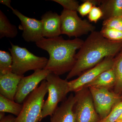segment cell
<instances>
[{
    "label": "cell",
    "instance_id": "cell-1",
    "mask_svg": "<svg viewBox=\"0 0 122 122\" xmlns=\"http://www.w3.org/2000/svg\"><path fill=\"white\" fill-rule=\"evenodd\" d=\"M122 49V41H111L98 31L91 33L76 54V63L66 79L80 76L106 58L114 57Z\"/></svg>",
    "mask_w": 122,
    "mask_h": 122
},
{
    "label": "cell",
    "instance_id": "cell-2",
    "mask_svg": "<svg viewBox=\"0 0 122 122\" xmlns=\"http://www.w3.org/2000/svg\"><path fill=\"white\" fill-rule=\"evenodd\" d=\"M84 41L78 38L66 40L62 36L52 38H43L36 42L39 48L49 55L44 69L59 75L71 71L76 62V51L79 49Z\"/></svg>",
    "mask_w": 122,
    "mask_h": 122
},
{
    "label": "cell",
    "instance_id": "cell-3",
    "mask_svg": "<svg viewBox=\"0 0 122 122\" xmlns=\"http://www.w3.org/2000/svg\"><path fill=\"white\" fill-rule=\"evenodd\" d=\"M46 80L48 96L42 107L39 122L46 116H52L58 107V103L65 100L69 93V81L66 79H62L58 75L51 72Z\"/></svg>",
    "mask_w": 122,
    "mask_h": 122
},
{
    "label": "cell",
    "instance_id": "cell-4",
    "mask_svg": "<svg viewBox=\"0 0 122 122\" xmlns=\"http://www.w3.org/2000/svg\"><path fill=\"white\" fill-rule=\"evenodd\" d=\"M11 47L9 48L12 57V72L24 76L27 71L44 69L46 66L48 59L36 56L26 48L14 45L10 42Z\"/></svg>",
    "mask_w": 122,
    "mask_h": 122
},
{
    "label": "cell",
    "instance_id": "cell-5",
    "mask_svg": "<svg viewBox=\"0 0 122 122\" xmlns=\"http://www.w3.org/2000/svg\"><path fill=\"white\" fill-rule=\"evenodd\" d=\"M48 92L46 80L42 81L39 87L30 93L22 103L23 107L15 122H39L44 98Z\"/></svg>",
    "mask_w": 122,
    "mask_h": 122
},
{
    "label": "cell",
    "instance_id": "cell-6",
    "mask_svg": "<svg viewBox=\"0 0 122 122\" xmlns=\"http://www.w3.org/2000/svg\"><path fill=\"white\" fill-rule=\"evenodd\" d=\"M60 16L61 34L76 38L95 30V26L87 20L81 19L77 11L63 9Z\"/></svg>",
    "mask_w": 122,
    "mask_h": 122
},
{
    "label": "cell",
    "instance_id": "cell-7",
    "mask_svg": "<svg viewBox=\"0 0 122 122\" xmlns=\"http://www.w3.org/2000/svg\"><path fill=\"white\" fill-rule=\"evenodd\" d=\"M74 111L76 122H99L101 119L97 113L89 87H84L75 92Z\"/></svg>",
    "mask_w": 122,
    "mask_h": 122
},
{
    "label": "cell",
    "instance_id": "cell-8",
    "mask_svg": "<svg viewBox=\"0 0 122 122\" xmlns=\"http://www.w3.org/2000/svg\"><path fill=\"white\" fill-rule=\"evenodd\" d=\"M88 87L95 110L101 120L106 118L114 107L122 101V96L114 91L100 87L91 86Z\"/></svg>",
    "mask_w": 122,
    "mask_h": 122
},
{
    "label": "cell",
    "instance_id": "cell-9",
    "mask_svg": "<svg viewBox=\"0 0 122 122\" xmlns=\"http://www.w3.org/2000/svg\"><path fill=\"white\" fill-rule=\"evenodd\" d=\"M114 57L106 58L94 67L87 70L77 78L69 81V92H74L85 87L101 73L112 68Z\"/></svg>",
    "mask_w": 122,
    "mask_h": 122
},
{
    "label": "cell",
    "instance_id": "cell-10",
    "mask_svg": "<svg viewBox=\"0 0 122 122\" xmlns=\"http://www.w3.org/2000/svg\"><path fill=\"white\" fill-rule=\"evenodd\" d=\"M49 71L45 69L38 70L29 76L22 77L17 89L14 101L22 104L29 95L37 88L41 82L46 80Z\"/></svg>",
    "mask_w": 122,
    "mask_h": 122
},
{
    "label": "cell",
    "instance_id": "cell-11",
    "mask_svg": "<svg viewBox=\"0 0 122 122\" xmlns=\"http://www.w3.org/2000/svg\"><path fill=\"white\" fill-rule=\"evenodd\" d=\"M12 11L20 20L21 29L23 30L22 38L25 41L36 43L44 38L41 20L28 17L17 9H14Z\"/></svg>",
    "mask_w": 122,
    "mask_h": 122
},
{
    "label": "cell",
    "instance_id": "cell-12",
    "mask_svg": "<svg viewBox=\"0 0 122 122\" xmlns=\"http://www.w3.org/2000/svg\"><path fill=\"white\" fill-rule=\"evenodd\" d=\"M75 101V95L71 94L51 116L50 122H76L74 111Z\"/></svg>",
    "mask_w": 122,
    "mask_h": 122
},
{
    "label": "cell",
    "instance_id": "cell-13",
    "mask_svg": "<svg viewBox=\"0 0 122 122\" xmlns=\"http://www.w3.org/2000/svg\"><path fill=\"white\" fill-rule=\"evenodd\" d=\"M42 36L46 38H52L61 34V16L51 11L46 12L41 16Z\"/></svg>",
    "mask_w": 122,
    "mask_h": 122
},
{
    "label": "cell",
    "instance_id": "cell-14",
    "mask_svg": "<svg viewBox=\"0 0 122 122\" xmlns=\"http://www.w3.org/2000/svg\"><path fill=\"white\" fill-rule=\"evenodd\" d=\"M24 76L12 72L0 74V95L14 101L18 86Z\"/></svg>",
    "mask_w": 122,
    "mask_h": 122
},
{
    "label": "cell",
    "instance_id": "cell-15",
    "mask_svg": "<svg viewBox=\"0 0 122 122\" xmlns=\"http://www.w3.org/2000/svg\"><path fill=\"white\" fill-rule=\"evenodd\" d=\"M116 82V79L113 70L112 68L101 73L91 82L85 87L91 86L105 88L110 90L114 89Z\"/></svg>",
    "mask_w": 122,
    "mask_h": 122
},
{
    "label": "cell",
    "instance_id": "cell-16",
    "mask_svg": "<svg viewBox=\"0 0 122 122\" xmlns=\"http://www.w3.org/2000/svg\"><path fill=\"white\" fill-rule=\"evenodd\" d=\"M99 7L102 12V20L122 17V0H101Z\"/></svg>",
    "mask_w": 122,
    "mask_h": 122
},
{
    "label": "cell",
    "instance_id": "cell-17",
    "mask_svg": "<svg viewBox=\"0 0 122 122\" xmlns=\"http://www.w3.org/2000/svg\"><path fill=\"white\" fill-rule=\"evenodd\" d=\"M18 33L16 26L11 24L7 16L0 10V38H14Z\"/></svg>",
    "mask_w": 122,
    "mask_h": 122
},
{
    "label": "cell",
    "instance_id": "cell-18",
    "mask_svg": "<svg viewBox=\"0 0 122 122\" xmlns=\"http://www.w3.org/2000/svg\"><path fill=\"white\" fill-rule=\"evenodd\" d=\"M112 69L115 74L116 82L114 92L122 97V49L115 58H114Z\"/></svg>",
    "mask_w": 122,
    "mask_h": 122
},
{
    "label": "cell",
    "instance_id": "cell-19",
    "mask_svg": "<svg viewBox=\"0 0 122 122\" xmlns=\"http://www.w3.org/2000/svg\"><path fill=\"white\" fill-rule=\"evenodd\" d=\"M22 104L0 95V112L10 113L17 116L22 110Z\"/></svg>",
    "mask_w": 122,
    "mask_h": 122
},
{
    "label": "cell",
    "instance_id": "cell-20",
    "mask_svg": "<svg viewBox=\"0 0 122 122\" xmlns=\"http://www.w3.org/2000/svg\"><path fill=\"white\" fill-rule=\"evenodd\" d=\"M12 57L8 52L0 51V74L12 72Z\"/></svg>",
    "mask_w": 122,
    "mask_h": 122
},
{
    "label": "cell",
    "instance_id": "cell-21",
    "mask_svg": "<svg viewBox=\"0 0 122 122\" xmlns=\"http://www.w3.org/2000/svg\"><path fill=\"white\" fill-rule=\"evenodd\" d=\"M100 32L104 37L111 41H122V31L115 29L102 27Z\"/></svg>",
    "mask_w": 122,
    "mask_h": 122
},
{
    "label": "cell",
    "instance_id": "cell-22",
    "mask_svg": "<svg viewBox=\"0 0 122 122\" xmlns=\"http://www.w3.org/2000/svg\"><path fill=\"white\" fill-rule=\"evenodd\" d=\"M122 114V101L118 103L106 118L99 122H115Z\"/></svg>",
    "mask_w": 122,
    "mask_h": 122
},
{
    "label": "cell",
    "instance_id": "cell-23",
    "mask_svg": "<svg viewBox=\"0 0 122 122\" xmlns=\"http://www.w3.org/2000/svg\"><path fill=\"white\" fill-rule=\"evenodd\" d=\"M102 27L115 29L122 31V17H115L104 20Z\"/></svg>",
    "mask_w": 122,
    "mask_h": 122
},
{
    "label": "cell",
    "instance_id": "cell-24",
    "mask_svg": "<svg viewBox=\"0 0 122 122\" xmlns=\"http://www.w3.org/2000/svg\"><path fill=\"white\" fill-rule=\"evenodd\" d=\"M63 7L64 10L70 11H77L79 7V2L75 0H52Z\"/></svg>",
    "mask_w": 122,
    "mask_h": 122
},
{
    "label": "cell",
    "instance_id": "cell-25",
    "mask_svg": "<svg viewBox=\"0 0 122 122\" xmlns=\"http://www.w3.org/2000/svg\"><path fill=\"white\" fill-rule=\"evenodd\" d=\"M103 13L99 7L94 6L88 15V18L90 22L96 23L102 17Z\"/></svg>",
    "mask_w": 122,
    "mask_h": 122
},
{
    "label": "cell",
    "instance_id": "cell-26",
    "mask_svg": "<svg viewBox=\"0 0 122 122\" xmlns=\"http://www.w3.org/2000/svg\"><path fill=\"white\" fill-rule=\"evenodd\" d=\"M83 3L79 5L77 12L82 17L88 15L94 5L91 0H82Z\"/></svg>",
    "mask_w": 122,
    "mask_h": 122
},
{
    "label": "cell",
    "instance_id": "cell-27",
    "mask_svg": "<svg viewBox=\"0 0 122 122\" xmlns=\"http://www.w3.org/2000/svg\"><path fill=\"white\" fill-rule=\"evenodd\" d=\"M16 117L13 116L9 115L5 116L0 120V122H15L16 120Z\"/></svg>",
    "mask_w": 122,
    "mask_h": 122
},
{
    "label": "cell",
    "instance_id": "cell-28",
    "mask_svg": "<svg viewBox=\"0 0 122 122\" xmlns=\"http://www.w3.org/2000/svg\"><path fill=\"white\" fill-rule=\"evenodd\" d=\"M11 0H0V4L6 5L7 7L11 9V10H12L14 9L11 6Z\"/></svg>",
    "mask_w": 122,
    "mask_h": 122
},
{
    "label": "cell",
    "instance_id": "cell-29",
    "mask_svg": "<svg viewBox=\"0 0 122 122\" xmlns=\"http://www.w3.org/2000/svg\"><path fill=\"white\" fill-rule=\"evenodd\" d=\"M5 116V113L4 112H0V120H1Z\"/></svg>",
    "mask_w": 122,
    "mask_h": 122
},
{
    "label": "cell",
    "instance_id": "cell-30",
    "mask_svg": "<svg viewBox=\"0 0 122 122\" xmlns=\"http://www.w3.org/2000/svg\"><path fill=\"white\" fill-rule=\"evenodd\" d=\"M122 115L120 116V117L118 119V120H122Z\"/></svg>",
    "mask_w": 122,
    "mask_h": 122
},
{
    "label": "cell",
    "instance_id": "cell-31",
    "mask_svg": "<svg viewBox=\"0 0 122 122\" xmlns=\"http://www.w3.org/2000/svg\"><path fill=\"white\" fill-rule=\"evenodd\" d=\"M115 122H122V120H117V121Z\"/></svg>",
    "mask_w": 122,
    "mask_h": 122
}]
</instances>
